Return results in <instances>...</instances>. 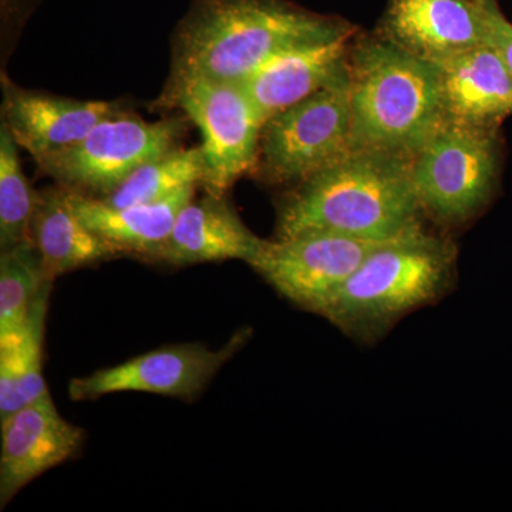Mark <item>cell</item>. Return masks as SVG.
I'll return each instance as SVG.
<instances>
[{
    "mask_svg": "<svg viewBox=\"0 0 512 512\" xmlns=\"http://www.w3.org/2000/svg\"><path fill=\"white\" fill-rule=\"evenodd\" d=\"M357 33L349 20L291 0H192L175 28L168 80L241 83L279 53Z\"/></svg>",
    "mask_w": 512,
    "mask_h": 512,
    "instance_id": "6da1fadb",
    "label": "cell"
},
{
    "mask_svg": "<svg viewBox=\"0 0 512 512\" xmlns=\"http://www.w3.org/2000/svg\"><path fill=\"white\" fill-rule=\"evenodd\" d=\"M412 161L352 151L288 187L276 205V239L313 232L389 241L423 225Z\"/></svg>",
    "mask_w": 512,
    "mask_h": 512,
    "instance_id": "7a4b0ae2",
    "label": "cell"
},
{
    "mask_svg": "<svg viewBox=\"0 0 512 512\" xmlns=\"http://www.w3.org/2000/svg\"><path fill=\"white\" fill-rule=\"evenodd\" d=\"M349 83L353 151L413 161L443 124L434 64L376 33L353 39Z\"/></svg>",
    "mask_w": 512,
    "mask_h": 512,
    "instance_id": "3957f363",
    "label": "cell"
},
{
    "mask_svg": "<svg viewBox=\"0 0 512 512\" xmlns=\"http://www.w3.org/2000/svg\"><path fill=\"white\" fill-rule=\"evenodd\" d=\"M456 272L454 242L420 225L370 252L319 315L372 345L404 316L440 301Z\"/></svg>",
    "mask_w": 512,
    "mask_h": 512,
    "instance_id": "277c9868",
    "label": "cell"
},
{
    "mask_svg": "<svg viewBox=\"0 0 512 512\" xmlns=\"http://www.w3.org/2000/svg\"><path fill=\"white\" fill-rule=\"evenodd\" d=\"M503 167L501 128L443 121L412 161L421 212L447 228L477 220L497 198Z\"/></svg>",
    "mask_w": 512,
    "mask_h": 512,
    "instance_id": "5b68a950",
    "label": "cell"
},
{
    "mask_svg": "<svg viewBox=\"0 0 512 512\" xmlns=\"http://www.w3.org/2000/svg\"><path fill=\"white\" fill-rule=\"evenodd\" d=\"M353 151L348 74L269 117L262 127L256 178L292 187Z\"/></svg>",
    "mask_w": 512,
    "mask_h": 512,
    "instance_id": "8992f818",
    "label": "cell"
},
{
    "mask_svg": "<svg viewBox=\"0 0 512 512\" xmlns=\"http://www.w3.org/2000/svg\"><path fill=\"white\" fill-rule=\"evenodd\" d=\"M160 103L183 111L200 130L205 191L225 195L252 173L265 119L241 83L205 77L168 80Z\"/></svg>",
    "mask_w": 512,
    "mask_h": 512,
    "instance_id": "52a82bcc",
    "label": "cell"
},
{
    "mask_svg": "<svg viewBox=\"0 0 512 512\" xmlns=\"http://www.w3.org/2000/svg\"><path fill=\"white\" fill-rule=\"evenodd\" d=\"M185 119L146 121L126 113L101 121L79 143L36 158L43 174L87 197L104 198L140 165L181 147Z\"/></svg>",
    "mask_w": 512,
    "mask_h": 512,
    "instance_id": "ba28073f",
    "label": "cell"
},
{
    "mask_svg": "<svg viewBox=\"0 0 512 512\" xmlns=\"http://www.w3.org/2000/svg\"><path fill=\"white\" fill-rule=\"evenodd\" d=\"M384 242L328 232L275 238L265 241L249 266L286 299L319 315L367 255Z\"/></svg>",
    "mask_w": 512,
    "mask_h": 512,
    "instance_id": "9c48e42d",
    "label": "cell"
},
{
    "mask_svg": "<svg viewBox=\"0 0 512 512\" xmlns=\"http://www.w3.org/2000/svg\"><path fill=\"white\" fill-rule=\"evenodd\" d=\"M248 338L249 333L244 329L218 350L200 343L151 350L120 365L73 379L69 396L80 402L100 399L107 394L140 392L192 402Z\"/></svg>",
    "mask_w": 512,
    "mask_h": 512,
    "instance_id": "30bf717a",
    "label": "cell"
},
{
    "mask_svg": "<svg viewBox=\"0 0 512 512\" xmlns=\"http://www.w3.org/2000/svg\"><path fill=\"white\" fill-rule=\"evenodd\" d=\"M0 421L2 507L35 478L76 457L86 441V431L57 412L50 393Z\"/></svg>",
    "mask_w": 512,
    "mask_h": 512,
    "instance_id": "8fae6325",
    "label": "cell"
},
{
    "mask_svg": "<svg viewBox=\"0 0 512 512\" xmlns=\"http://www.w3.org/2000/svg\"><path fill=\"white\" fill-rule=\"evenodd\" d=\"M375 33L433 64L488 43L481 0H387Z\"/></svg>",
    "mask_w": 512,
    "mask_h": 512,
    "instance_id": "7c38bea8",
    "label": "cell"
},
{
    "mask_svg": "<svg viewBox=\"0 0 512 512\" xmlns=\"http://www.w3.org/2000/svg\"><path fill=\"white\" fill-rule=\"evenodd\" d=\"M2 124L33 160L83 140L101 121L127 109L120 101L74 100L23 89L2 74Z\"/></svg>",
    "mask_w": 512,
    "mask_h": 512,
    "instance_id": "4fadbf2b",
    "label": "cell"
},
{
    "mask_svg": "<svg viewBox=\"0 0 512 512\" xmlns=\"http://www.w3.org/2000/svg\"><path fill=\"white\" fill-rule=\"evenodd\" d=\"M444 121L501 128L512 116V74L490 43L434 64Z\"/></svg>",
    "mask_w": 512,
    "mask_h": 512,
    "instance_id": "5bb4252c",
    "label": "cell"
},
{
    "mask_svg": "<svg viewBox=\"0 0 512 512\" xmlns=\"http://www.w3.org/2000/svg\"><path fill=\"white\" fill-rule=\"evenodd\" d=\"M264 244L265 239L242 222L225 195L207 192L180 211L154 261L188 266L239 259L249 265Z\"/></svg>",
    "mask_w": 512,
    "mask_h": 512,
    "instance_id": "9a60e30c",
    "label": "cell"
},
{
    "mask_svg": "<svg viewBox=\"0 0 512 512\" xmlns=\"http://www.w3.org/2000/svg\"><path fill=\"white\" fill-rule=\"evenodd\" d=\"M353 37L295 47L269 59L241 82L265 121L345 77Z\"/></svg>",
    "mask_w": 512,
    "mask_h": 512,
    "instance_id": "2e32d148",
    "label": "cell"
},
{
    "mask_svg": "<svg viewBox=\"0 0 512 512\" xmlns=\"http://www.w3.org/2000/svg\"><path fill=\"white\" fill-rule=\"evenodd\" d=\"M30 241L47 281L120 256L87 227L73 208L69 188L57 184L37 192Z\"/></svg>",
    "mask_w": 512,
    "mask_h": 512,
    "instance_id": "e0dca14e",
    "label": "cell"
},
{
    "mask_svg": "<svg viewBox=\"0 0 512 512\" xmlns=\"http://www.w3.org/2000/svg\"><path fill=\"white\" fill-rule=\"evenodd\" d=\"M197 188H185L167 200L123 208L111 207L100 198L69 191L73 208L84 224L117 254L154 261L170 237L178 214L195 197Z\"/></svg>",
    "mask_w": 512,
    "mask_h": 512,
    "instance_id": "ac0fdd59",
    "label": "cell"
},
{
    "mask_svg": "<svg viewBox=\"0 0 512 512\" xmlns=\"http://www.w3.org/2000/svg\"><path fill=\"white\" fill-rule=\"evenodd\" d=\"M52 285L43 286L22 332L0 339V419L49 394L43 377V338Z\"/></svg>",
    "mask_w": 512,
    "mask_h": 512,
    "instance_id": "d6986e66",
    "label": "cell"
},
{
    "mask_svg": "<svg viewBox=\"0 0 512 512\" xmlns=\"http://www.w3.org/2000/svg\"><path fill=\"white\" fill-rule=\"evenodd\" d=\"M204 177L201 147H180L140 165L123 184L100 200L117 208L151 204L167 200L185 188L202 187Z\"/></svg>",
    "mask_w": 512,
    "mask_h": 512,
    "instance_id": "ffe728a7",
    "label": "cell"
},
{
    "mask_svg": "<svg viewBox=\"0 0 512 512\" xmlns=\"http://www.w3.org/2000/svg\"><path fill=\"white\" fill-rule=\"evenodd\" d=\"M47 279L32 242L0 255V339L22 332Z\"/></svg>",
    "mask_w": 512,
    "mask_h": 512,
    "instance_id": "44dd1931",
    "label": "cell"
},
{
    "mask_svg": "<svg viewBox=\"0 0 512 512\" xmlns=\"http://www.w3.org/2000/svg\"><path fill=\"white\" fill-rule=\"evenodd\" d=\"M18 144L8 128L0 127V248L2 251L30 244V227L37 191L30 187Z\"/></svg>",
    "mask_w": 512,
    "mask_h": 512,
    "instance_id": "7402d4cb",
    "label": "cell"
},
{
    "mask_svg": "<svg viewBox=\"0 0 512 512\" xmlns=\"http://www.w3.org/2000/svg\"><path fill=\"white\" fill-rule=\"evenodd\" d=\"M487 20L488 43L500 52L512 74V22L505 16L500 0H481Z\"/></svg>",
    "mask_w": 512,
    "mask_h": 512,
    "instance_id": "603a6c76",
    "label": "cell"
}]
</instances>
